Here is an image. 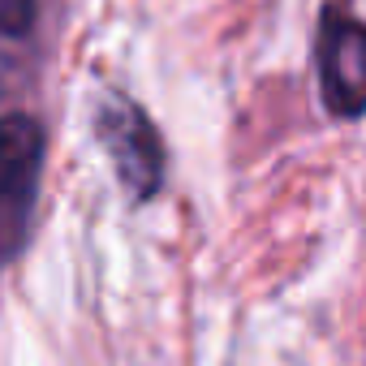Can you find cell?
Here are the masks:
<instances>
[{
	"mask_svg": "<svg viewBox=\"0 0 366 366\" xmlns=\"http://www.w3.org/2000/svg\"><path fill=\"white\" fill-rule=\"evenodd\" d=\"M91 125H95V138H99L104 155L117 168L121 190L134 203L151 199L159 190V177H164V151H159V138H155L147 112L134 99H125L117 91H104L95 99Z\"/></svg>",
	"mask_w": 366,
	"mask_h": 366,
	"instance_id": "1",
	"label": "cell"
},
{
	"mask_svg": "<svg viewBox=\"0 0 366 366\" xmlns=\"http://www.w3.org/2000/svg\"><path fill=\"white\" fill-rule=\"evenodd\" d=\"M44 172V129L39 121L9 112L0 117V259H14L26 242L35 194Z\"/></svg>",
	"mask_w": 366,
	"mask_h": 366,
	"instance_id": "2",
	"label": "cell"
},
{
	"mask_svg": "<svg viewBox=\"0 0 366 366\" xmlns=\"http://www.w3.org/2000/svg\"><path fill=\"white\" fill-rule=\"evenodd\" d=\"M319 86L336 117H357L366 104V31L357 18L327 9L319 31Z\"/></svg>",
	"mask_w": 366,
	"mask_h": 366,
	"instance_id": "3",
	"label": "cell"
},
{
	"mask_svg": "<svg viewBox=\"0 0 366 366\" xmlns=\"http://www.w3.org/2000/svg\"><path fill=\"white\" fill-rule=\"evenodd\" d=\"M35 44V0H0V86H9Z\"/></svg>",
	"mask_w": 366,
	"mask_h": 366,
	"instance_id": "4",
	"label": "cell"
}]
</instances>
